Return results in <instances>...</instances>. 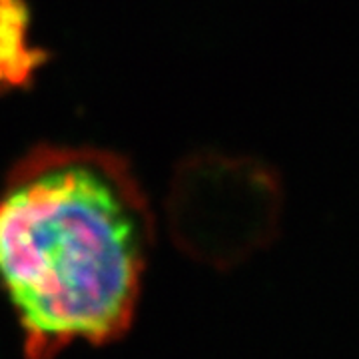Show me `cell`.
Instances as JSON below:
<instances>
[{"instance_id": "1", "label": "cell", "mask_w": 359, "mask_h": 359, "mask_svg": "<svg viewBox=\"0 0 359 359\" xmlns=\"http://www.w3.org/2000/svg\"><path fill=\"white\" fill-rule=\"evenodd\" d=\"M154 219L130 166L112 152L39 146L0 190V285L26 359H54L128 334Z\"/></svg>"}, {"instance_id": "2", "label": "cell", "mask_w": 359, "mask_h": 359, "mask_svg": "<svg viewBox=\"0 0 359 359\" xmlns=\"http://www.w3.org/2000/svg\"><path fill=\"white\" fill-rule=\"evenodd\" d=\"M39 65L26 46V16L20 0H0V84H22Z\"/></svg>"}]
</instances>
